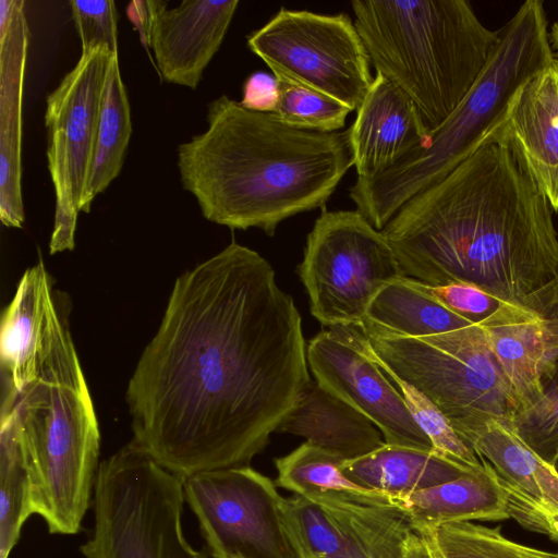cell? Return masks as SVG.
<instances>
[{"mask_svg": "<svg viewBox=\"0 0 558 558\" xmlns=\"http://www.w3.org/2000/svg\"><path fill=\"white\" fill-rule=\"evenodd\" d=\"M61 300L37 378L1 396L0 426L17 439L31 480L32 509L51 534L80 532L90 506L100 434Z\"/></svg>", "mask_w": 558, "mask_h": 558, "instance_id": "277c9868", "label": "cell"}, {"mask_svg": "<svg viewBox=\"0 0 558 558\" xmlns=\"http://www.w3.org/2000/svg\"><path fill=\"white\" fill-rule=\"evenodd\" d=\"M441 558H558V551L530 547L507 538L499 526L454 522L418 532Z\"/></svg>", "mask_w": 558, "mask_h": 558, "instance_id": "83f0119b", "label": "cell"}, {"mask_svg": "<svg viewBox=\"0 0 558 558\" xmlns=\"http://www.w3.org/2000/svg\"><path fill=\"white\" fill-rule=\"evenodd\" d=\"M342 461L305 441L287 456L275 460L278 472L275 483L277 487L307 499L338 496L396 507L395 496L371 490L350 480L340 468Z\"/></svg>", "mask_w": 558, "mask_h": 558, "instance_id": "4316f807", "label": "cell"}, {"mask_svg": "<svg viewBox=\"0 0 558 558\" xmlns=\"http://www.w3.org/2000/svg\"><path fill=\"white\" fill-rule=\"evenodd\" d=\"M474 325L430 295L422 282L402 276L380 289L359 326L367 338H416Z\"/></svg>", "mask_w": 558, "mask_h": 558, "instance_id": "cb8c5ba5", "label": "cell"}, {"mask_svg": "<svg viewBox=\"0 0 558 558\" xmlns=\"http://www.w3.org/2000/svg\"><path fill=\"white\" fill-rule=\"evenodd\" d=\"M132 134L131 110L118 52L112 53L102 88L95 157L81 204L89 213L95 197L119 175Z\"/></svg>", "mask_w": 558, "mask_h": 558, "instance_id": "484cf974", "label": "cell"}, {"mask_svg": "<svg viewBox=\"0 0 558 558\" xmlns=\"http://www.w3.org/2000/svg\"><path fill=\"white\" fill-rule=\"evenodd\" d=\"M154 1L147 44L163 81L195 89L219 50L238 0Z\"/></svg>", "mask_w": 558, "mask_h": 558, "instance_id": "ac0fdd59", "label": "cell"}, {"mask_svg": "<svg viewBox=\"0 0 558 558\" xmlns=\"http://www.w3.org/2000/svg\"><path fill=\"white\" fill-rule=\"evenodd\" d=\"M298 274L312 315L325 327L356 326L388 282L403 275L381 231L357 210H322Z\"/></svg>", "mask_w": 558, "mask_h": 558, "instance_id": "9c48e42d", "label": "cell"}, {"mask_svg": "<svg viewBox=\"0 0 558 558\" xmlns=\"http://www.w3.org/2000/svg\"><path fill=\"white\" fill-rule=\"evenodd\" d=\"M351 5L371 64L414 101L428 134L460 105L500 38L465 0Z\"/></svg>", "mask_w": 558, "mask_h": 558, "instance_id": "5b68a950", "label": "cell"}, {"mask_svg": "<svg viewBox=\"0 0 558 558\" xmlns=\"http://www.w3.org/2000/svg\"><path fill=\"white\" fill-rule=\"evenodd\" d=\"M28 469L13 433L0 426V558H9L32 515Z\"/></svg>", "mask_w": 558, "mask_h": 558, "instance_id": "f1b7e54d", "label": "cell"}, {"mask_svg": "<svg viewBox=\"0 0 558 558\" xmlns=\"http://www.w3.org/2000/svg\"><path fill=\"white\" fill-rule=\"evenodd\" d=\"M340 468L359 485L391 496L426 489L475 470L460 465L435 451L386 442L366 456L342 461Z\"/></svg>", "mask_w": 558, "mask_h": 558, "instance_id": "d4e9b609", "label": "cell"}, {"mask_svg": "<svg viewBox=\"0 0 558 558\" xmlns=\"http://www.w3.org/2000/svg\"><path fill=\"white\" fill-rule=\"evenodd\" d=\"M482 466L461 476L403 496H395L396 507L418 533L463 521L510 519L504 493L492 469Z\"/></svg>", "mask_w": 558, "mask_h": 558, "instance_id": "603a6c76", "label": "cell"}, {"mask_svg": "<svg viewBox=\"0 0 558 558\" xmlns=\"http://www.w3.org/2000/svg\"><path fill=\"white\" fill-rule=\"evenodd\" d=\"M104 47L82 52L75 66L47 97V160L54 190V219L49 253L72 251L81 204L95 149L107 68Z\"/></svg>", "mask_w": 558, "mask_h": 558, "instance_id": "7c38bea8", "label": "cell"}, {"mask_svg": "<svg viewBox=\"0 0 558 558\" xmlns=\"http://www.w3.org/2000/svg\"><path fill=\"white\" fill-rule=\"evenodd\" d=\"M278 81L275 75L256 72L246 78L240 104L248 110L272 113L278 102Z\"/></svg>", "mask_w": 558, "mask_h": 558, "instance_id": "e575fe53", "label": "cell"}, {"mask_svg": "<svg viewBox=\"0 0 558 558\" xmlns=\"http://www.w3.org/2000/svg\"><path fill=\"white\" fill-rule=\"evenodd\" d=\"M512 425L533 451L547 463L555 464L558 459V363L544 381L539 398L519 412Z\"/></svg>", "mask_w": 558, "mask_h": 558, "instance_id": "1f68e13d", "label": "cell"}, {"mask_svg": "<svg viewBox=\"0 0 558 558\" xmlns=\"http://www.w3.org/2000/svg\"><path fill=\"white\" fill-rule=\"evenodd\" d=\"M356 111L349 129L357 178L376 177L427 142L414 101L379 73Z\"/></svg>", "mask_w": 558, "mask_h": 558, "instance_id": "44dd1931", "label": "cell"}, {"mask_svg": "<svg viewBox=\"0 0 558 558\" xmlns=\"http://www.w3.org/2000/svg\"><path fill=\"white\" fill-rule=\"evenodd\" d=\"M277 432L301 436L344 461L385 444L380 430L365 415L312 379Z\"/></svg>", "mask_w": 558, "mask_h": 558, "instance_id": "7402d4cb", "label": "cell"}, {"mask_svg": "<svg viewBox=\"0 0 558 558\" xmlns=\"http://www.w3.org/2000/svg\"><path fill=\"white\" fill-rule=\"evenodd\" d=\"M82 52L104 47L118 52L117 9L111 0L70 1Z\"/></svg>", "mask_w": 558, "mask_h": 558, "instance_id": "d6a6232c", "label": "cell"}, {"mask_svg": "<svg viewBox=\"0 0 558 558\" xmlns=\"http://www.w3.org/2000/svg\"><path fill=\"white\" fill-rule=\"evenodd\" d=\"M247 46L275 76L315 89L357 110L374 77L361 36L347 13L281 8Z\"/></svg>", "mask_w": 558, "mask_h": 558, "instance_id": "30bf717a", "label": "cell"}, {"mask_svg": "<svg viewBox=\"0 0 558 558\" xmlns=\"http://www.w3.org/2000/svg\"><path fill=\"white\" fill-rule=\"evenodd\" d=\"M183 478L131 440L99 463L85 558H208L182 529Z\"/></svg>", "mask_w": 558, "mask_h": 558, "instance_id": "ba28073f", "label": "cell"}, {"mask_svg": "<svg viewBox=\"0 0 558 558\" xmlns=\"http://www.w3.org/2000/svg\"><path fill=\"white\" fill-rule=\"evenodd\" d=\"M308 371L293 298L268 260L233 241L175 280L128 385L132 440L183 480L248 465Z\"/></svg>", "mask_w": 558, "mask_h": 558, "instance_id": "6da1fadb", "label": "cell"}, {"mask_svg": "<svg viewBox=\"0 0 558 558\" xmlns=\"http://www.w3.org/2000/svg\"><path fill=\"white\" fill-rule=\"evenodd\" d=\"M284 510L299 558H428L424 539L399 508L294 495Z\"/></svg>", "mask_w": 558, "mask_h": 558, "instance_id": "4fadbf2b", "label": "cell"}, {"mask_svg": "<svg viewBox=\"0 0 558 558\" xmlns=\"http://www.w3.org/2000/svg\"><path fill=\"white\" fill-rule=\"evenodd\" d=\"M207 129L178 147L181 183L208 221L258 228L317 208L354 166L350 129L316 132L222 95L208 105Z\"/></svg>", "mask_w": 558, "mask_h": 558, "instance_id": "3957f363", "label": "cell"}, {"mask_svg": "<svg viewBox=\"0 0 558 558\" xmlns=\"http://www.w3.org/2000/svg\"><path fill=\"white\" fill-rule=\"evenodd\" d=\"M487 138L507 148L558 213V60L521 85Z\"/></svg>", "mask_w": 558, "mask_h": 558, "instance_id": "e0dca14e", "label": "cell"}, {"mask_svg": "<svg viewBox=\"0 0 558 558\" xmlns=\"http://www.w3.org/2000/svg\"><path fill=\"white\" fill-rule=\"evenodd\" d=\"M351 326L324 329L310 340L306 355L315 380L365 415L386 444L434 451L398 388L355 342Z\"/></svg>", "mask_w": 558, "mask_h": 558, "instance_id": "5bb4252c", "label": "cell"}, {"mask_svg": "<svg viewBox=\"0 0 558 558\" xmlns=\"http://www.w3.org/2000/svg\"><path fill=\"white\" fill-rule=\"evenodd\" d=\"M59 300L43 260L26 269L1 316V396L33 383L47 353Z\"/></svg>", "mask_w": 558, "mask_h": 558, "instance_id": "ffe728a7", "label": "cell"}, {"mask_svg": "<svg viewBox=\"0 0 558 558\" xmlns=\"http://www.w3.org/2000/svg\"><path fill=\"white\" fill-rule=\"evenodd\" d=\"M275 77L279 96L272 113L283 123L316 132H336L344 126L350 108L315 89Z\"/></svg>", "mask_w": 558, "mask_h": 558, "instance_id": "f546056e", "label": "cell"}, {"mask_svg": "<svg viewBox=\"0 0 558 558\" xmlns=\"http://www.w3.org/2000/svg\"><path fill=\"white\" fill-rule=\"evenodd\" d=\"M24 1H0V219L24 223L22 198V98L29 32Z\"/></svg>", "mask_w": 558, "mask_h": 558, "instance_id": "d6986e66", "label": "cell"}, {"mask_svg": "<svg viewBox=\"0 0 558 558\" xmlns=\"http://www.w3.org/2000/svg\"><path fill=\"white\" fill-rule=\"evenodd\" d=\"M422 284L445 307L472 324L482 323L502 303L482 289L468 283L430 286L422 282Z\"/></svg>", "mask_w": 558, "mask_h": 558, "instance_id": "836d02e7", "label": "cell"}, {"mask_svg": "<svg viewBox=\"0 0 558 558\" xmlns=\"http://www.w3.org/2000/svg\"><path fill=\"white\" fill-rule=\"evenodd\" d=\"M211 558H299L286 498L250 465L205 471L183 480Z\"/></svg>", "mask_w": 558, "mask_h": 558, "instance_id": "8fae6325", "label": "cell"}, {"mask_svg": "<svg viewBox=\"0 0 558 558\" xmlns=\"http://www.w3.org/2000/svg\"><path fill=\"white\" fill-rule=\"evenodd\" d=\"M554 466H555L556 471L558 472V459H557V461L555 462Z\"/></svg>", "mask_w": 558, "mask_h": 558, "instance_id": "74e56055", "label": "cell"}, {"mask_svg": "<svg viewBox=\"0 0 558 558\" xmlns=\"http://www.w3.org/2000/svg\"><path fill=\"white\" fill-rule=\"evenodd\" d=\"M385 374L398 387L412 417L428 437L436 453L470 469L482 466L477 456L461 440L448 418L425 393L393 374Z\"/></svg>", "mask_w": 558, "mask_h": 558, "instance_id": "4dcf8cb0", "label": "cell"}, {"mask_svg": "<svg viewBox=\"0 0 558 558\" xmlns=\"http://www.w3.org/2000/svg\"><path fill=\"white\" fill-rule=\"evenodd\" d=\"M424 543L426 546V551H427L428 558H441L440 555L437 553V550L434 548V546L429 543V541L424 538Z\"/></svg>", "mask_w": 558, "mask_h": 558, "instance_id": "8d00e7d4", "label": "cell"}, {"mask_svg": "<svg viewBox=\"0 0 558 558\" xmlns=\"http://www.w3.org/2000/svg\"><path fill=\"white\" fill-rule=\"evenodd\" d=\"M460 438L492 469L509 517L558 542V472L521 439L512 421L490 420Z\"/></svg>", "mask_w": 558, "mask_h": 558, "instance_id": "2e32d148", "label": "cell"}, {"mask_svg": "<svg viewBox=\"0 0 558 558\" xmlns=\"http://www.w3.org/2000/svg\"><path fill=\"white\" fill-rule=\"evenodd\" d=\"M543 2L527 0L500 28L484 70L426 144L374 178H357L349 195L369 223L383 230L418 192L448 175L484 141L518 88L555 60Z\"/></svg>", "mask_w": 558, "mask_h": 558, "instance_id": "8992f818", "label": "cell"}, {"mask_svg": "<svg viewBox=\"0 0 558 558\" xmlns=\"http://www.w3.org/2000/svg\"><path fill=\"white\" fill-rule=\"evenodd\" d=\"M554 214L512 154L486 135L381 232L404 276L430 286L468 283L509 302L558 274Z\"/></svg>", "mask_w": 558, "mask_h": 558, "instance_id": "7a4b0ae2", "label": "cell"}, {"mask_svg": "<svg viewBox=\"0 0 558 558\" xmlns=\"http://www.w3.org/2000/svg\"><path fill=\"white\" fill-rule=\"evenodd\" d=\"M480 325L515 395L518 413L527 409L558 363V274L526 295L502 302Z\"/></svg>", "mask_w": 558, "mask_h": 558, "instance_id": "9a60e30c", "label": "cell"}, {"mask_svg": "<svg viewBox=\"0 0 558 558\" xmlns=\"http://www.w3.org/2000/svg\"><path fill=\"white\" fill-rule=\"evenodd\" d=\"M357 345L385 373L425 393L462 436L490 420L512 421L515 395L480 324L416 338H367L351 326Z\"/></svg>", "mask_w": 558, "mask_h": 558, "instance_id": "52a82bcc", "label": "cell"}, {"mask_svg": "<svg viewBox=\"0 0 558 558\" xmlns=\"http://www.w3.org/2000/svg\"><path fill=\"white\" fill-rule=\"evenodd\" d=\"M551 47L556 51L558 58V20L554 23L550 33ZM558 60V59H557Z\"/></svg>", "mask_w": 558, "mask_h": 558, "instance_id": "d590c367", "label": "cell"}]
</instances>
